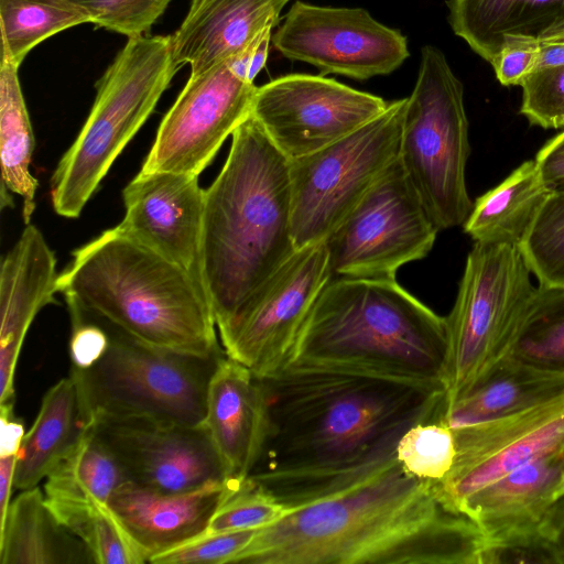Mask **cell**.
I'll use <instances>...</instances> for the list:
<instances>
[{"label": "cell", "mask_w": 564, "mask_h": 564, "mask_svg": "<svg viewBox=\"0 0 564 564\" xmlns=\"http://www.w3.org/2000/svg\"><path fill=\"white\" fill-rule=\"evenodd\" d=\"M262 380L268 432L250 476L288 509L332 494L395 457L402 434L435 420L444 389L322 369Z\"/></svg>", "instance_id": "1"}, {"label": "cell", "mask_w": 564, "mask_h": 564, "mask_svg": "<svg viewBox=\"0 0 564 564\" xmlns=\"http://www.w3.org/2000/svg\"><path fill=\"white\" fill-rule=\"evenodd\" d=\"M485 535L397 457L257 531L234 564H484Z\"/></svg>", "instance_id": "2"}, {"label": "cell", "mask_w": 564, "mask_h": 564, "mask_svg": "<svg viewBox=\"0 0 564 564\" xmlns=\"http://www.w3.org/2000/svg\"><path fill=\"white\" fill-rule=\"evenodd\" d=\"M295 250L290 160L250 115L205 189L202 283L217 329Z\"/></svg>", "instance_id": "3"}, {"label": "cell", "mask_w": 564, "mask_h": 564, "mask_svg": "<svg viewBox=\"0 0 564 564\" xmlns=\"http://www.w3.org/2000/svg\"><path fill=\"white\" fill-rule=\"evenodd\" d=\"M446 355V317L395 280L337 276L321 292L284 369L345 371L444 389Z\"/></svg>", "instance_id": "4"}, {"label": "cell", "mask_w": 564, "mask_h": 564, "mask_svg": "<svg viewBox=\"0 0 564 564\" xmlns=\"http://www.w3.org/2000/svg\"><path fill=\"white\" fill-rule=\"evenodd\" d=\"M67 304L156 348L226 355L202 283L118 226L74 250L58 274Z\"/></svg>", "instance_id": "5"}, {"label": "cell", "mask_w": 564, "mask_h": 564, "mask_svg": "<svg viewBox=\"0 0 564 564\" xmlns=\"http://www.w3.org/2000/svg\"><path fill=\"white\" fill-rule=\"evenodd\" d=\"M177 72L171 35L128 37L97 84L91 110L51 178L55 213L77 218Z\"/></svg>", "instance_id": "6"}, {"label": "cell", "mask_w": 564, "mask_h": 564, "mask_svg": "<svg viewBox=\"0 0 564 564\" xmlns=\"http://www.w3.org/2000/svg\"><path fill=\"white\" fill-rule=\"evenodd\" d=\"M517 246L475 242L446 317L444 401L449 406L511 358L536 292Z\"/></svg>", "instance_id": "7"}, {"label": "cell", "mask_w": 564, "mask_h": 564, "mask_svg": "<svg viewBox=\"0 0 564 564\" xmlns=\"http://www.w3.org/2000/svg\"><path fill=\"white\" fill-rule=\"evenodd\" d=\"M101 321L110 337L107 350L89 368L72 367L69 373L85 425L100 417L203 425L208 384L225 355L200 357L156 348Z\"/></svg>", "instance_id": "8"}, {"label": "cell", "mask_w": 564, "mask_h": 564, "mask_svg": "<svg viewBox=\"0 0 564 564\" xmlns=\"http://www.w3.org/2000/svg\"><path fill=\"white\" fill-rule=\"evenodd\" d=\"M469 153L463 84L442 51L425 45L406 98L399 161L440 230L464 225L471 210Z\"/></svg>", "instance_id": "9"}, {"label": "cell", "mask_w": 564, "mask_h": 564, "mask_svg": "<svg viewBox=\"0 0 564 564\" xmlns=\"http://www.w3.org/2000/svg\"><path fill=\"white\" fill-rule=\"evenodd\" d=\"M406 98L338 141L290 160L296 249L324 241L399 160Z\"/></svg>", "instance_id": "10"}, {"label": "cell", "mask_w": 564, "mask_h": 564, "mask_svg": "<svg viewBox=\"0 0 564 564\" xmlns=\"http://www.w3.org/2000/svg\"><path fill=\"white\" fill-rule=\"evenodd\" d=\"M438 231L398 160L324 240L332 275L395 280L430 253Z\"/></svg>", "instance_id": "11"}, {"label": "cell", "mask_w": 564, "mask_h": 564, "mask_svg": "<svg viewBox=\"0 0 564 564\" xmlns=\"http://www.w3.org/2000/svg\"><path fill=\"white\" fill-rule=\"evenodd\" d=\"M332 278L324 241L297 248L218 329L226 355L259 378L280 373Z\"/></svg>", "instance_id": "12"}, {"label": "cell", "mask_w": 564, "mask_h": 564, "mask_svg": "<svg viewBox=\"0 0 564 564\" xmlns=\"http://www.w3.org/2000/svg\"><path fill=\"white\" fill-rule=\"evenodd\" d=\"M388 106L382 98L322 75L292 74L258 87L251 116L289 160L354 132Z\"/></svg>", "instance_id": "13"}, {"label": "cell", "mask_w": 564, "mask_h": 564, "mask_svg": "<svg viewBox=\"0 0 564 564\" xmlns=\"http://www.w3.org/2000/svg\"><path fill=\"white\" fill-rule=\"evenodd\" d=\"M453 432V467L431 484L437 499L460 513L463 503L488 484L532 460L562 453L564 393Z\"/></svg>", "instance_id": "14"}, {"label": "cell", "mask_w": 564, "mask_h": 564, "mask_svg": "<svg viewBox=\"0 0 564 564\" xmlns=\"http://www.w3.org/2000/svg\"><path fill=\"white\" fill-rule=\"evenodd\" d=\"M272 37L286 58L315 66L319 75L364 80L395 70L409 57L406 37L361 8L296 1Z\"/></svg>", "instance_id": "15"}, {"label": "cell", "mask_w": 564, "mask_h": 564, "mask_svg": "<svg viewBox=\"0 0 564 564\" xmlns=\"http://www.w3.org/2000/svg\"><path fill=\"white\" fill-rule=\"evenodd\" d=\"M257 88L238 77L228 61L191 75L161 121L141 171L198 176L251 115Z\"/></svg>", "instance_id": "16"}, {"label": "cell", "mask_w": 564, "mask_h": 564, "mask_svg": "<svg viewBox=\"0 0 564 564\" xmlns=\"http://www.w3.org/2000/svg\"><path fill=\"white\" fill-rule=\"evenodd\" d=\"M86 425L135 485L182 494L229 479L203 425L107 417Z\"/></svg>", "instance_id": "17"}, {"label": "cell", "mask_w": 564, "mask_h": 564, "mask_svg": "<svg viewBox=\"0 0 564 564\" xmlns=\"http://www.w3.org/2000/svg\"><path fill=\"white\" fill-rule=\"evenodd\" d=\"M122 197L124 216L118 227L202 283L205 189L198 176L140 170Z\"/></svg>", "instance_id": "18"}, {"label": "cell", "mask_w": 564, "mask_h": 564, "mask_svg": "<svg viewBox=\"0 0 564 564\" xmlns=\"http://www.w3.org/2000/svg\"><path fill=\"white\" fill-rule=\"evenodd\" d=\"M56 258L41 230L26 224L0 271V404L15 400L14 373L21 347L37 313L56 304Z\"/></svg>", "instance_id": "19"}, {"label": "cell", "mask_w": 564, "mask_h": 564, "mask_svg": "<svg viewBox=\"0 0 564 564\" xmlns=\"http://www.w3.org/2000/svg\"><path fill=\"white\" fill-rule=\"evenodd\" d=\"M563 497L564 464L560 453L532 460L488 484L471 495L459 512L481 530L486 553L541 531Z\"/></svg>", "instance_id": "20"}, {"label": "cell", "mask_w": 564, "mask_h": 564, "mask_svg": "<svg viewBox=\"0 0 564 564\" xmlns=\"http://www.w3.org/2000/svg\"><path fill=\"white\" fill-rule=\"evenodd\" d=\"M203 426L227 478L249 477L265 443L267 399L262 380L227 355L220 358L210 378Z\"/></svg>", "instance_id": "21"}, {"label": "cell", "mask_w": 564, "mask_h": 564, "mask_svg": "<svg viewBox=\"0 0 564 564\" xmlns=\"http://www.w3.org/2000/svg\"><path fill=\"white\" fill-rule=\"evenodd\" d=\"M236 480L229 478L182 494H164L127 481L108 506L150 563L205 534Z\"/></svg>", "instance_id": "22"}, {"label": "cell", "mask_w": 564, "mask_h": 564, "mask_svg": "<svg viewBox=\"0 0 564 564\" xmlns=\"http://www.w3.org/2000/svg\"><path fill=\"white\" fill-rule=\"evenodd\" d=\"M289 0H192L171 35L172 61L202 74L243 52L268 26L275 25Z\"/></svg>", "instance_id": "23"}, {"label": "cell", "mask_w": 564, "mask_h": 564, "mask_svg": "<svg viewBox=\"0 0 564 564\" xmlns=\"http://www.w3.org/2000/svg\"><path fill=\"white\" fill-rule=\"evenodd\" d=\"M453 32L491 63L511 41L564 42V0H448Z\"/></svg>", "instance_id": "24"}, {"label": "cell", "mask_w": 564, "mask_h": 564, "mask_svg": "<svg viewBox=\"0 0 564 564\" xmlns=\"http://www.w3.org/2000/svg\"><path fill=\"white\" fill-rule=\"evenodd\" d=\"M564 393V370L512 356L460 399L440 411L437 421L456 430L514 412Z\"/></svg>", "instance_id": "25"}, {"label": "cell", "mask_w": 564, "mask_h": 564, "mask_svg": "<svg viewBox=\"0 0 564 564\" xmlns=\"http://www.w3.org/2000/svg\"><path fill=\"white\" fill-rule=\"evenodd\" d=\"M95 563L85 543L48 508L36 486L21 490L0 530V564Z\"/></svg>", "instance_id": "26"}, {"label": "cell", "mask_w": 564, "mask_h": 564, "mask_svg": "<svg viewBox=\"0 0 564 564\" xmlns=\"http://www.w3.org/2000/svg\"><path fill=\"white\" fill-rule=\"evenodd\" d=\"M74 379H61L44 394L18 453L14 488L36 487L76 444L85 429Z\"/></svg>", "instance_id": "27"}, {"label": "cell", "mask_w": 564, "mask_h": 564, "mask_svg": "<svg viewBox=\"0 0 564 564\" xmlns=\"http://www.w3.org/2000/svg\"><path fill=\"white\" fill-rule=\"evenodd\" d=\"M549 195L534 160L525 161L476 199L464 231L475 242L519 247Z\"/></svg>", "instance_id": "28"}, {"label": "cell", "mask_w": 564, "mask_h": 564, "mask_svg": "<svg viewBox=\"0 0 564 564\" xmlns=\"http://www.w3.org/2000/svg\"><path fill=\"white\" fill-rule=\"evenodd\" d=\"M18 66L1 59L0 66V165L1 188L22 197L26 224L35 209L37 180L30 165L35 148L34 134L21 90Z\"/></svg>", "instance_id": "29"}, {"label": "cell", "mask_w": 564, "mask_h": 564, "mask_svg": "<svg viewBox=\"0 0 564 564\" xmlns=\"http://www.w3.org/2000/svg\"><path fill=\"white\" fill-rule=\"evenodd\" d=\"M129 481L124 471L86 425L70 451L47 475V501L108 505L116 490Z\"/></svg>", "instance_id": "30"}, {"label": "cell", "mask_w": 564, "mask_h": 564, "mask_svg": "<svg viewBox=\"0 0 564 564\" xmlns=\"http://www.w3.org/2000/svg\"><path fill=\"white\" fill-rule=\"evenodd\" d=\"M85 22L87 14L68 0H0L1 59L19 67L43 40Z\"/></svg>", "instance_id": "31"}, {"label": "cell", "mask_w": 564, "mask_h": 564, "mask_svg": "<svg viewBox=\"0 0 564 564\" xmlns=\"http://www.w3.org/2000/svg\"><path fill=\"white\" fill-rule=\"evenodd\" d=\"M46 503L58 522L85 543L95 563H148L108 505L47 500Z\"/></svg>", "instance_id": "32"}, {"label": "cell", "mask_w": 564, "mask_h": 564, "mask_svg": "<svg viewBox=\"0 0 564 564\" xmlns=\"http://www.w3.org/2000/svg\"><path fill=\"white\" fill-rule=\"evenodd\" d=\"M513 356L564 370V289L536 288Z\"/></svg>", "instance_id": "33"}, {"label": "cell", "mask_w": 564, "mask_h": 564, "mask_svg": "<svg viewBox=\"0 0 564 564\" xmlns=\"http://www.w3.org/2000/svg\"><path fill=\"white\" fill-rule=\"evenodd\" d=\"M519 248L540 286L564 289V193L546 197Z\"/></svg>", "instance_id": "34"}, {"label": "cell", "mask_w": 564, "mask_h": 564, "mask_svg": "<svg viewBox=\"0 0 564 564\" xmlns=\"http://www.w3.org/2000/svg\"><path fill=\"white\" fill-rule=\"evenodd\" d=\"M455 456L454 432L437 420L413 424L402 434L395 448V457L403 469L430 482H437L449 473Z\"/></svg>", "instance_id": "35"}, {"label": "cell", "mask_w": 564, "mask_h": 564, "mask_svg": "<svg viewBox=\"0 0 564 564\" xmlns=\"http://www.w3.org/2000/svg\"><path fill=\"white\" fill-rule=\"evenodd\" d=\"M286 513L288 508L249 476L236 480L210 519L206 533L260 530Z\"/></svg>", "instance_id": "36"}, {"label": "cell", "mask_w": 564, "mask_h": 564, "mask_svg": "<svg viewBox=\"0 0 564 564\" xmlns=\"http://www.w3.org/2000/svg\"><path fill=\"white\" fill-rule=\"evenodd\" d=\"M90 22L133 37L142 35L161 17L171 0H68Z\"/></svg>", "instance_id": "37"}, {"label": "cell", "mask_w": 564, "mask_h": 564, "mask_svg": "<svg viewBox=\"0 0 564 564\" xmlns=\"http://www.w3.org/2000/svg\"><path fill=\"white\" fill-rule=\"evenodd\" d=\"M520 112L544 129L564 127V64L533 69L521 83Z\"/></svg>", "instance_id": "38"}, {"label": "cell", "mask_w": 564, "mask_h": 564, "mask_svg": "<svg viewBox=\"0 0 564 564\" xmlns=\"http://www.w3.org/2000/svg\"><path fill=\"white\" fill-rule=\"evenodd\" d=\"M258 530L205 533L164 552L151 564H234L253 540Z\"/></svg>", "instance_id": "39"}, {"label": "cell", "mask_w": 564, "mask_h": 564, "mask_svg": "<svg viewBox=\"0 0 564 564\" xmlns=\"http://www.w3.org/2000/svg\"><path fill=\"white\" fill-rule=\"evenodd\" d=\"M72 335L69 355L72 367L86 369L101 358L109 345V332L105 323L79 307L67 304Z\"/></svg>", "instance_id": "40"}, {"label": "cell", "mask_w": 564, "mask_h": 564, "mask_svg": "<svg viewBox=\"0 0 564 564\" xmlns=\"http://www.w3.org/2000/svg\"><path fill=\"white\" fill-rule=\"evenodd\" d=\"M540 45L529 41L508 42L490 63L500 84L521 85L535 68Z\"/></svg>", "instance_id": "41"}, {"label": "cell", "mask_w": 564, "mask_h": 564, "mask_svg": "<svg viewBox=\"0 0 564 564\" xmlns=\"http://www.w3.org/2000/svg\"><path fill=\"white\" fill-rule=\"evenodd\" d=\"M534 162L549 194L564 193V130L543 144Z\"/></svg>", "instance_id": "42"}, {"label": "cell", "mask_w": 564, "mask_h": 564, "mask_svg": "<svg viewBox=\"0 0 564 564\" xmlns=\"http://www.w3.org/2000/svg\"><path fill=\"white\" fill-rule=\"evenodd\" d=\"M13 405L0 404V456L18 454L25 435L24 425L14 415Z\"/></svg>", "instance_id": "43"}, {"label": "cell", "mask_w": 564, "mask_h": 564, "mask_svg": "<svg viewBox=\"0 0 564 564\" xmlns=\"http://www.w3.org/2000/svg\"><path fill=\"white\" fill-rule=\"evenodd\" d=\"M557 564H564V497L553 507L544 524Z\"/></svg>", "instance_id": "44"}, {"label": "cell", "mask_w": 564, "mask_h": 564, "mask_svg": "<svg viewBox=\"0 0 564 564\" xmlns=\"http://www.w3.org/2000/svg\"><path fill=\"white\" fill-rule=\"evenodd\" d=\"M18 454L0 456V530L3 528L12 488H14V475Z\"/></svg>", "instance_id": "45"}, {"label": "cell", "mask_w": 564, "mask_h": 564, "mask_svg": "<svg viewBox=\"0 0 564 564\" xmlns=\"http://www.w3.org/2000/svg\"><path fill=\"white\" fill-rule=\"evenodd\" d=\"M273 26H268L258 44L254 47V51L251 56L250 66L248 70V82L253 83L256 76L261 72V69L264 67L268 53H269V45H270V39H271V30Z\"/></svg>", "instance_id": "46"}, {"label": "cell", "mask_w": 564, "mask_h": 564, "mask_svg": "<svg viewBox=\"0 0 564 564\" xmlns=\"http://www.w3.org/2000/svg\"><path fill=\"white\" fill-rule=\"evenodd\" d=\"M563 64H564V42L545 44V45L540 46L535 68L563 65Z\"/></svg>", "instance_id": "47"}, {"label": "cell", "mask_w": 564, "mask_h": 564, "mask_svg": "<svg viewBox=\"0 0 564 564\" xmlns=\"http://www.w3.org/2000/svg\"><path fill=\"white\" fill-rule=\"evenodd\" d=\"M561 458H562L563 464H564V449H563V451H562V453H561Z\"/></svg>", "instance_id": "48"}]
</instances>
